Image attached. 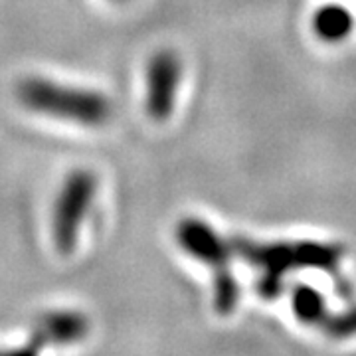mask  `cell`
I'll use <instances>...</instances> for the list:
<instances>
[{
    "label": "cell",
    "mask_w": 356,
    "mask_h": 356,
    "mask_svg": "<svg viewBox=\"0 0 356 356\" xmlns=\"http://www.w3.org/2000/svg\"><path fill=\"white\" fill-rule=\"evenodd\" d=\"M236 254L261 271L259 293L275 297L281 291L283 277L297 269H321L334 273L343 259V248L325 242H254L250 238H236Z\"/></svg>",
    "instance_id": "6da1fadb"
},
{
    "label": "cell",
    "mask_w": 356,
    "mask_h": 356,
    "mask_svg": "<svg viewBox=\"0 0 356 356\" xmlns=\"http://www.w3.org/2000/svg\"><path fill=\"white\" fill-rule=\"evenodd\" d=\"M16 97L32 113L81 127H103L113 115V103L102 91L70 86L44 76L20 79Z\"/></svg>",
    "instance_id": "7a4b0ae2"
},
{
    "label": "cell",
    "mask_w": 356,
    "mask_h": 356,
    "mask_svg": "<svg viewBox=\"0 0 356 356\" xmlns=\"http://www.w3.org/2000/svg\"><path fill=\"white\" fill-rule=\"evenodd\" d=\"M177 243L186 254L210 267L214 275V307L220 315H228L238 305V281L229 264V243L208 222L200 218H182L175 232Z\"/></svg>",
    "instance_id": "3957f363"
},
{
    "label": "cell",
    "mask_w": 356,
    "mask_h": 356,
    "mask_svg": "<svg viewBox=\"0 0 356 356\" xmlns=\"http://www.w3.org/2000/svg\"><path fill=\"white\" fill-rule=\"evenodd\" d=\"M99 180L89 168H74L64 178L51 208V242L62 255L76 252L79 232L89 216Z\"/></svg>",
    "instance_id": "277c9868"
},
{
    "label": "cell",
    "mask_w": 356,
    "mask_h": 356,
    "mask_svg": "<svg viewBox=\"0 0 356 356\" xmlns=\"http://www.w3.org/2000/svg\"><path fill=\"white\" fill-rule=\"evenodd\" d=\"M182 64L172 50L154 51L145 70V111L153 121H166L175 111Z\"/></svg>",
    "instance_id": "5b68a950"
},
{
    "label": "cell",
    "mask_w": 356,
    "mask_h": 356,
    "mask_svg": "<svg viewBox=\"0 0 356 356\" xmlns=\"http://www.w3.org/2000/svg\"><path fill=\"white\" fill-rule=\"evenodd\" d=\"M89 318L76 309H51L42 313L32 331L30 339L46 350V348H62L81 343L89 334Z\"/></svg>",
    "instance_id": "8992f818"
},
{
    "label": "cell",
    "mask_w": 356,
    "mask_h": 356,
    "mask_svg": "<svg viewBox=\"0 0 356 356\" xmlns=\"http://www.w3.org/2000/svg\"><path fill=\"white\" fill-rule=\"evenodd\" d=\"M313 28L321 40L341 42L350 36V32L355 28V18L344 6L327 4V6H321L313 16Z\"/></svg>",
    "instance_id": "52a82bcc"
},
{
    "label": "cell",
    "mask_w": 356,
    "mask_h": 356,
    "mask_svg": "<svg viewBox=\"0 0 356 356\" xmlns=\"http://www.w3.org/2000/svg\"><path fill=\"white\" fill-rule=\"evenodd\" d=\"M291 309L295 317L305 325H325L329 309L325 305L323 295L309 285H299L293 289Z\"/></svg>",
    "instance_id": "ba28073f"
},
{
    "label": "cell",
    "mask_w": 356,
    "mask_h": 356,
    "mask_svg": "<svg viewBox=\"0 0 356 356\" xmlns=\"http://www.w3.org/2000/svg\"><path fill=\"white\" fill-rule=\"evenodd\" d=\"M323 327L331 332V334H334V337H341V339H346V337H355L356 334V307L355 309H350V311L339 313V315H329Z\"/></svg>",
    "instance_id": "9c48e42d"
},
{
    "label": "cell",
    "mask_w": 356,
    "mask_h": 356,
    "mask_svg": "<svg viewBox=\"0 0 356 356\" xmlns=\"http://www.w3.org/2000/svg\"><path fill=\"white\" fill-rule=\"evenodd\" d=\"M42 353H44V348L30 337L26 343L0 346V356H42Z\"/></svg>",
    "instance_id": "30bf717a"
},
{
    "label": "cell",
    "mask_w": 356,
    "mask_h": 356,
    "mask_svg": "<svg viewBox=\"0 0 356 356\" xmlns=\"http://www.w3.org/2000/svg\"><path fill=\"white\" fill-rule=\"evenodd\" d=\"M113 2H125V0H113Z\"/></svg>",
    "instance_id": "8fae6325"
}]
</instances>
